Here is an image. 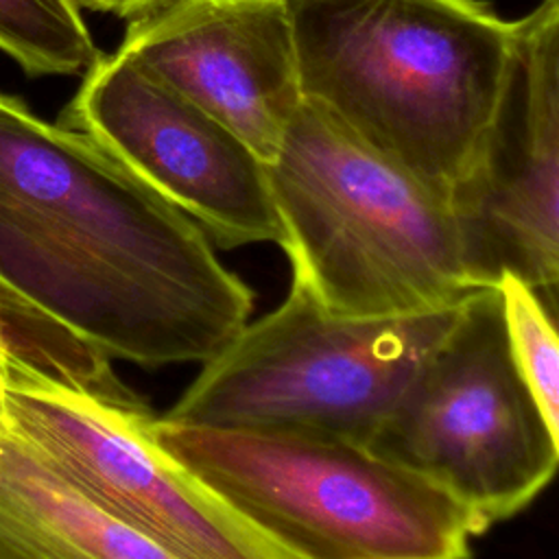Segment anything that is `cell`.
I'll list each match as a JSON object with an SVG mask.
<instances>
[{"mask_svg":"<svg viewBox=\"0 0 559 559\" xmlns=\"http://www.w3.org/2000/svg\"><path fill=\"white\" fill-rule=\"evenodd\" d=\"M153 439L301 559H469L491 524L369 445L275 430L181 426Z\"/></svg>","mask_w":559,"mask_h":559,"instance_id":"obj_5","label":"cell"},{"mask_svg":"<svg viewBox=\"0 0 559 559\" xmlns=\"http://www.w3.org/2000/svg\"><path fill=\"white\" fill-rule=\"evenodd\" d=\"M0 308L107 358L203 365L249 321L253 293L96 140L0 92Z\"/></svg>","mask_w":559,"mask_h":559,"instance_id":"obj_1","label":"cell"},{"mask_svg":"<svg viewBox=\"0 0 559 559\" xmlns=\"http://www.w3.org/2000/svg\"><path fill=\"white\" fill-rule=\"evenodd\" d=\"M2 325L0 323V428H2Z\"/></svg>","mask_w":559,"mask_h":559,"instance_id":"obj_15","label":"cell"},{"mask_svg":"<svg viewBox=\"0 0 559 559\" xmlns=\"http://www.w3.org/2000/svg\"><path fill=\"white\" fill-rule=\"evenodd\" d=\"M168 2L175 0H79V4L92 9V11H100V13H111L118 17H138L142 13H148L157 7H164Z\"/></svg>","mask_w":559,"mask_h":559,"instance_id":"obj_14","label":"cell"},{"mask_svg":"<svg viewBox=\"0 0 559 559\" xmlns=\"http://www.w3.org/2000/svg\"><path fill=\"white\" fill-rule=\"evenodd\" d=\"M118 50L227 124L264 164L304 100L284 0H175L131 17Z\"/></svg>","mask_w":559,"mask_h":559,"instance_id":"obj_10","label":"cell"},{"mask_svg":"<svg viewBox=\"0 0 559 559\" xmlns=\"http://www.w3.org/2000/svg\"><path fill=\"white\" fill-rule=\"evenodd\" d=\"M301 98L445 199L491 118L511 20L483 0H284Z\"/></svg>","mask_w":559,"mask_h":559,"instance_id":"obj_2","label":"cell"},{"mask_svg":"<svg viewBox=\"0 0 559 559\" xmlns=\"http://www.w3.org/2000/svg\"><path fill=\"white\" fill-rule=\"evenodd\" d=\"M465 286L559 280V0L511 22L509 57L480 142L445 194Z\"/></svg>","mask_w":559,"mask_h":559,"instance_id":"obj_8","label":"cell"},{"mask_svg":"<svg viewBox=\"0 0 559 559\" xmlns=\"http://www.w3.org/2000/svg\"><path fill=\"white\" fill-rule=\"evenodd\" d=\"M0 559H175L0 428Z\"/></svg>","mask_w":559,"mask_h":559,"instance_id":"obj_11","label":"cell"},{"mask_svg":"<svg viewBox=\"0 0 559 559\" xmlns=\"http://www.w3.org/2000/svg\"><path fill=\"white\" fill-rule=\"evenodd\" d=\"M496 288L513 362L548 426L559 432V341L555 317L542 293L515 277H502Z\"/></svg>","mask_w":559,"mask_h":559,"instance_id":"obj_13","label":"cell"},{"mask_svg":"<svg viewBox=\"0 0 559 559\" xmlns=\"http://www.w3.org/2000/svg\"><path fill=\"white\" fill-rule=\"evenodd\" d=\"M4 321V314H2V308H0V323Z\"/></svg>","mask_w":559,"mask_h":559,"instance_id":"obj_16","label":"cell"},{"mask_svg":"<svg viewBox=\"0 0 559 559\" xmlns=\"http://www.w3.org/2000/svg\"><path fill=\"white\" fill-rule=\"evenodd\" d=\"M290 277L343 317L456 304L463 280L443 197L301 100L264 164Z\"/></svg>","mask_w":559,"mask_h":559,"instance_id":"obj_4","label":"cell"},{"mask_svg":"<svg viewBox=\"0 0 559 559\" xmlns=\"http://www.w3.org/2000/svg\"><path fill=\"white\" fill-rule=\"evenodd\" d=\"M461 299L413 314L343 317L290 277L286 297L207 358L162 419L367 445L411 373L452 325Z\"/></svg>","mask_w":559,"mask_h":559,"instance_id":"obj_6","label":"cell"},{"mask_svg":"<svg viewBox=\"0 0 559 559\" xmlns=\"http://www.w3.org/2000/svg\"><path fill=\"white\" fill-rule=\"evenodd\" d=\"M61 122L188 214L214 247L280 242L264 162L218 118L120 52L98 55Z\"/></svg>","mask_w":559,"mask_h":559,"instance_id":"obj_9","label":"cell"},{"mask_svg":"<svg viewBox=\"0 0 559 559\" xmlns=\"http://www.w3.org/2000/svg\"><path fill=\"white\" fill-rule=\"evenodd\" d=\"M94 349L2 325V426L175 559H301L175 461L151 408Z\"/></svg>","mask_w":559,"mask_h":559,"instance_id":"obj_3","label":"cell"},{"mask_svg":"<svg viewBox=\"0 0 559 559\" xmlns=\"http://www.w3.org/2000/svg\"><path fill=\"white\" fill-rule=\"evenodd\" d=\"M367 445L435 480L489 524L546 489L559 432L513 362L498 288L461 299Z\"/></svg>","mask_w":559,"mask_h":559,"instance_id":"obj_7","label":"cell"},{"mask_svg":"<svg viewBox=\"0 0 559 559\" xmlns=\"http://www.w3.org/2000/svg\"><path fill=\"white\" fill-rule=\"evenodd\" d=\"M0 52L28 76H83L100 55L79 0H0Z\"/></svg>","mask_w":559,"mask_h":559,"instance_id":"obj_12","label":"cell"}]
</instances>
